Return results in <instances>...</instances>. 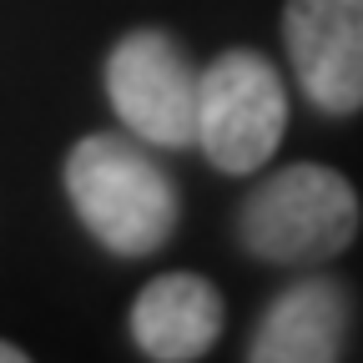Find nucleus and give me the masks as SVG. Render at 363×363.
<instances>
[{
    "instance_id": "1",
    "label": "nucleus",
    "mask_w": 363,
    "mask_h": 363,
    "mask_svg": "<svg viewBox=\"0 0 363 363\" xmlns=\"http://www.w3.org/2000/svg\"><path fill=\"white\" fill-rule=\"evenodd\" d=\"M66 197L111 257H152L172 242L182 197L142 136L91 131L66 152Z\"/></svg>"
},
{
    "instance_id": "2",
    "label": "nucleus",
    "mask_w": 363,
    "mask_h": 363,
    "mask_svg": "<svg viewBox=\"0 0 363 363\" xmlns=\"http://www.w3.org/2000/svg\"><path fill=\"white\" fill-rule=\"evenodd\" d=\"M358 238V192L333 167L293 162L262 177L238 207V242L257 262H328Z\"/></svg>"
},
{
    "instance_id": "3",
    "label": "nucleus",
    "mask_w": 363,
    "mask_h": 363,
    "mask_svg": "<svg viewBox=\"0 0 363 363\" xmlns=\"http://www.w3.org/2000/svg\"><path fill=\"white\" fill-rule=\"evenodd\" d=\"M288 131V91L262 51H222L197 71V147L227 177H252Z\"/></svg>"
},
{
    "instance_id": "4",
    "label": "nucleus",
    "mask_w": 363,
    "mask_h": 363,
    "mask_svg": "<svg viewBox=\"0 0 363 363\" xmlns=\"http://www.w3.org/2000/svg\"><path fill=\"white\" fill-rule=\"evenodd\" d=\"M106 96L116 121L147 147H197V66L157 26L126 30L106 56Z\"/></svg>"
},
{
    "instance_id": "5",
    "label": "nucleus",
    "mask_w": 363,
    "mask_h": 363,
    "mask_svg": "<svg viewBox=\"0 0 363 363\" xmlns=\"http://www.w3.org/2000/svg\"><path fill=\"white\" fill-rule=\"evenodd\" d=\"M283 45L303 96L323 116L363 111V0H288Z\"/></svg>"
},
{
    "instance_id": "6",
    "label": "nucleus",
    "mask_w": 363,
    "mask_h": 363,
    "mask_svg": "<svg viewBox=\"0 0 363 363\" xmlns=\"http://www.w3.org/2000/svg\"><path fill=\"white\" fill-rule=\"evenodd\" d=\"M348 323H353V293L328 272H313V278H298L267 303V313L257 318V328L247 338V358L252 363H333L343 358Z\"/></svg>"
},
{
    "instance_id": "7",
    "label": "nucleus",
    "mask_w": 363,
    "mask_h": 363,
    "mask_svg": "<svg viewBox=\"0 0 363 363\" xmlns=\"http://www.w3.org/2000/svg\"><path fill=\"white\" fill-rule=\"evenodd\" d=\"M222 323H227L222 293L207 278H197V272H162V278H152L136 293L131 318H126L131 343L157 363L207 358L212 343L222 338Z\"/></svg>"
},
{
    "instance_id": "8",
    "label": "nucleus",
    "mask_w": 363,
    "mask_h": 363,
    "mask_svg": "<svg viewBox=\"0 0 363 363\" xmlns=\"http://www.w3.org/2000/svg\"><path fill=\"white\" fill-rule=\"evenodd\" d=\"M0 363H26V348H16V343L0 338Z\"/></svg>"
}]
</instances>
